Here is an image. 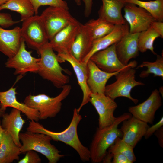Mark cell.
<instances>
[{"mask_svg": "<svg viewBox=\"0 0 163 163\" xmlns=\"http://www.w3.org/2000/svg\"><path fill=\"white\" fill-rule=\"evenodd\" d=\"M82 119V115L78 112L77 108H75L73 110L72 118L69 125L62 131L55 132L50 130L37 121L33 120L29 121L27 130L47 135L51 138L52 140L64 143L74 149L82 161H88L90 159L89 150L82 143L77 133V127Z\"/></svg>", "mask_w": 163, "mask_h": 163, "instance_id": "cell-1", "label": "cell"}, {"mask_svg": "<svg viewBox=\"0 0 163 163\" xmlns=\"http://www.w3.org/2000/svg\"><path fill=\"white\" fill-rule=\"evenodd\" d=\"M132 116L129 113H125L116 117L111 125L97 129L89 149L90 159L92 162L99 163L102 161L107 153V150L117 138L122 136V131L118 128L119 125Z\"/></svg>", "mask_w": 163, "mask_h": 163, "instance_id": "cell-2", "label": "cell"}, {"mask_svg": "<svg viewBox=\"0 0 163 163\" xmlns=\"http://www.w3.org/2000/svg\"><path fill=\"white\" fill-rule=\"evenodd\" d=\"M37 52L40 56L37 72L39 75L43 79L51 82L58 88H62L67 84L69 82V77L63 72L67 73L69 72L60 66L57 55L49 42Z\"/></svg>", "mask_w": 163, "mask_h": 163, "instance_id": "cell-3", "label": "cell"}, {"mask_svg": "<svg viewBox=\"0 0 163 163\" xmlns=\"http://www.w3.org/2000/svg\"><path fill=\"white\" fill-rule=\"evenodd\" d=\"M19 139L21 145V153L32 150L44 155L49 163H56L65 155L61 154L60 151L51 143V138L47 135L27 131L20 133Z\"/></svg>", "mask_w": 163, "mask_h": 163, "instance_id": "cell-4", "label": "cell"}, {"mask_svg": "<svg viewBox=\"0 0 163 163\" xmlns=\"http://www.w3.org/2000/svg\"><path fill=\"white\" fill-rule=\"evenodd\" d=\"M62 88L60 93L55 97L43 94L35 95L30 94L25 97L24 103L38 111L40 120L54 117L60 111L62 101L69 94L72 87L67 84Z\"/></svg>", "mask_w": 163, "mask_h": 163, "instance_id": "cell-5", "label": "cell"}, {"mask_svg": "<svg viewBox=\"0 0 163 163\" xmlns=\"http://www.w3.org/2000/svg\"><path fill=\"white\" fill-rule=\"evenodd\" d=\"M137 64V62L135 60L129 63L127 67L115 76L116 81L106 85L104 94L114 100L119 97H124L129 99L135 104L137 103L138 99L133 98L131 95V90L137 86L142 85L145 84L135 79L136 71L133 68Z\"/></svg>", "mask_w": 163, "mask_h": 163, "instance_id": "cell-6", "label": "cell"}, {"mask_svg": "<svg viewBox=\"0 0 163 163\" xmlns=\"http://www.w3.org/2000/svg\"><path fill=\"white\" fill-rule=\"evenodd\" d=\"M21 28L22 38L27 46L37 52L49 42L40 15H35L24 20Z\"/></svg>", "mask_w": 163, "mask_h": 163, "instance_id": "cell-7", "label": "cell"}, {"mask_svg": "<svg viewBox=\"0 0 163 163\" xmlns=\"http://www.w3.org/2000/svg\"><path fill=\"white\" fill-rule=\"evenodd\" d=\"M40 16L45 25L49 40L59 32L76 19L68 10L49 6Z\"/></svg>", "mask_w": 163, "mask_h": 163, "instance_id": "cell-8", "label": "cell"}, {"mask_svg": "<svg viewBox=\"0 0 163 163\" xmlns=\"http://www.w3.org/2000/svg\"><path fill=\"white\" fill-rule=\"evenodd\" d=\"M57 55L59 63L68 62L72 66L75 73L83 95L81 104L77 108L78 112L79 113L82 107L89 102L91 94L87 83L89 74L87 63L78 61L69 52L59 53H57Z\"/></svg>", "mask_w": 163, "mask_h": 163, "instance_id": "cell-9", "label": "cell"}, {"mask_svg": "<svg viewBox=\"0 0 163 163\" xmlns=\"http://www.w3.org/2000/svg\"><path fill=\"white\" fill-rule=\"evenodd\" d=\"M25 42L22 38L20 48L16 53L8 58L5 63V66L15 69V75H24L27 72L37 73L40 58L31 55V52L27 51Z\"/></svg>", "mask_w": 163, "mask_h": 163, "instance_id": "cell-10", "label": "cell"}, {"mask_svg": "<svg viewBox=\"0 0 163 163\" xmlns=\"http://www.w3.org/2000/svg\"><path fill=\"white\" fill-rule=\"evenodd\" d=\"M124 18L129 26V32L139 33L146 30L156 21L143 8L131 3H126L124 7Z\"/></svg>", "mask_w": 163, "mask_h": 163, "instance_id": "cell-11", "label": "cell"}, {"mask_svg": "<svg viewBox=\"0 0 163 163\" xmlns=\"http://www.w3.org/2000/svg\"><path fill=\"white\" fill-rule=\"evenodd\" d=\"M99 116L98 128L109 126L115 121L114 113L117 107L114 100L103 93H92L89 101Z\"/></svg>", "mask_w": 163, "mask_h": 163, "instance_id": "cell-12", "label": "cell"}, {"mask_svg": "<svg viewBox=\"0 0 163 163\" xmlns=\"http://www.w3.org/2000/svg\"><path fill=\"white\" fill-rule=\"evenodd\" d=\"M160 94L159 91L155 89L145 101L137 105L129 107V113L136 118L152 124L156 111L162 104V98Z\"/></svg>", "mask_w": 163, "mask_h": 163, "instance_id": "cell-13", "label": "cell"}, {"mask_svg": "<svg viewBox=\"0 0 163 163\" xmlns=\"http://www.w3.org/2000/svg\"><path fill=\"white\" fill-rule=\"evenodd\" d=\"M82 24L76 19L57 33L49 42L53 50L57 53H70Z\"/></svg>", "mask_w": 163, "mask_h": 163, "instance_id": "cell-14", "label": "cell"}, {"mask_svg": "<svg viewBox=\"0 0 163 163\" xmlns=\"http://www.w3.org/2000/svg\"><path fill=\"white\" fill-rule=\"evenodd\" d=\"M100 69L108 73L121 71L129 65H125L119 60L115 48V44L94 53L90 59Z\"/></svg>", "mask_w": 163, "mask_h": 163, "instance_id": "cell-15", "label": "cell"}, {"mask_svg": "<svg viewBox=\"0 0 163 163\" xmlns=\"http://www.w3.org/2000/svg\"><path fill=\"white\" fill-rule=\"evenodd\" d=\"M122 123L120 129L122 133L121 139L134 148L144 136L149 126L147 123L133 116Z\"/></svg>", "mask_w": 163, "mask_h": 163, "instance_id": "cell-16", "label": "cell"}, {"mask_svg": "<svg viewBox=\"0 0 163 163\" xmlns=\"http://www.w3.org/2000/svg\"><path fill=\"white\" fill-rule=\"evenodd\" d=\"M139 33H132L129 30L115 43L117 57L125 65L128 64L130 59L136 58L139 55L138 39Z\"/></svg>", "mask_w": 163, "mask_h": 163, "instance_id": "cell-17", "label": "cell"}, {"mask_svg": "<svg viewBox=\"0 0 163 163\" xmlns=\"http://www.w3.org/2000/svg\"><path fill=\"white\" fill-rule=\"evenodd\" d=\"M16 88L12 86L6 91H0V109L5 112L7 107H11L20 110L30 120L37 122L40 120L38 111L30 107L24 103L18 101L16 98Z\"/></svg>", "mask_w": 163, "mask_h": 163, "instance_id": "cell-18", "label": "cell"}, {"mask_svg": "<svg viewBox=\"0 0 163 163\" xmlns=\"http://www.w3.org/2000/svg\"><path fill=\"white\" fill-rule=\"evenodd\" d=\"M22 39L20 27L6 30L0 26V52L8 58L17 52Z\"/></svg>", "mask_w": 163, "mask_h": 163, "instance_id": "cell-19", "label": "cell"}, {"mask_svg": "<svg viewBox=\"0 0 163 163\" xmlns=\"http://www.w3.org/2000/svg\"><path fill=\"white\" fill-rule=\"evenodd\" d=\"M87 64L89 74L87 83L91 93L104 94L107 81L120 71L111 73L106 72L99 68L90 59L88 62Z\"/></svg>", "mask_w": 163, "mask_h": 163, "instance_id": "cell-20", "label": "cell"}, {"mask_svg": "<svg viewBox=\"0 0 163 163\" xmlns=\"http://www.w3.org/2000/svg\"><path fill=\"white\" fill-rule=\"evenodd\" d=\"M129 30V26L127 22L123 24L115 25L111 32L93 42L90 52L84 59L82 62L87 63L94 53L116 43Z\"/></svg>", "mask_w": 163, "mask_h": 163, "instance_id": "cell-21", "label": "cell"}, {"mask_svg": "<svg viewBox=\"0 0 163 163\" xmlns=\"http://www.w3.org/2000/svg\"><path fill=\"white\" fill-rule=\"evenodd\" d=\"M99 17L114 25L123 24L126 21L122 13L126 3L122 0H101Z\"/></svg>", "mask_w": 163, "mask_h": 163, "instance_id": "cell-22", "label": "cell"}, {"mask_svg": "<svg viewBox=\"0 0 163 163\" xmlns=\"http://www.w3.org/2000/svg\"><path fill=\"white\" fill-rule=\"evenodd\" d=\"M21 112L13 108L9 113H5L2 117L1 126L4 130L11 137L15 144L20 147L21 145L19 139L20 132L25 123Z\"/></svg>", "mask_w": 163, "mask_h": 163, "instance_id": "cell-23", "label": "cell"}, {"mask_svg": "<svg viewBox=\"0 0 163 163\" xmlns=\"http://www.w3.org/2000/svg\"><path fill=\"white\" fill-rule=\"evenodd\" d=\"M93 42L88 28L82 24L72 46L70 53L77 60L82 62L90 52Z\"/></svg>", "mask_w": 163, "mask_h": 163, "instance_id": "cell-24", "label": "cell"}, {"mask_svg": "<svg viewBox=\"0 0 163 163\" xmlns=\"http://www.w3.org/2000/svg\"><path fill=\"white\" fill-rule=\"evenodd\" d=\"M21 153L11 136L5 130L0 144V163H11L18 160Z\"/></svg>", "mask_w": 163, "mask_h": 163, "instance_id": "cell-25", "label": "cell"}, {"mask_svg": "<svg viewBox=\"0 0 163 163\" xmlns=\"http://www.w3.org/2000/svg\"><path fill=\"white\" fill-rule=\"evenodd\" d=\"M5 9L19 14L21 21L35 14L33 6L30 0H8L0 6V11Z\"/></svg>", "mask_w": 163, "mask_h": 163, "instance_id": "cell-26", "label": "cell"}, {"mask_svg": "<svg viewBox=\"0 0 163 163\" xmlns=\"http://www.w3.org/2000/svg\"><path fill=\"white\" fill-rule=\"evenodd\" d=\"M85 24L88 28L93 42L111 32L115 25L99 17L91 19Z\"/></svg>", "mask_w": 163, "mask_h": 163, "instance_id": "cell-27", "label": "cell"}, {"mask_svg": "<svg viewBox=\"0 0 163 163\" xmlns=\"http://www.w3.org/2000/svg\"><path fill=\"white\" fill-rule=\"evenodd\" d=\"M126 3H131L145 9L157 21H163V0L145 1L140 0H122Z\"/></svg>", "mask_w": 163, "mask_h": 163, "instance_id": "cell-28", "label": "cell"}, {"mask_svg": "<svg viewBox=\"0 0 163 163\" xmlns=\"http://www.w3.org/2000/svg\"><path fill=\"white\" fill-rule=\"evenodd\" d=\"M161 35L151 26L146 30L139 33L138 42L139 51L143 53L150 50L154 55H157L154 50L153 43Z\"/></svg>", "mask_w": 163, "mask_h": 163, "instance_id": "cell-29", "label": "cell"}, {"mask_svg": "<svg viewBox=\"0 0 163 163\" xmlns=\"http://www.w3.org/2000/svg\"><path fill=\"white\" fill-rule=\"evenodd\" d=\"M146 67V70L142 71L139 74V77L145 78L148 76L149 74H152L154 77L158 76L163 79V56L157 55V58L154 62L143 61L137 68Z\"/></svg>", "mask_w": 163, "mask_h": 163, "instance_id": "cell-30", "label": "cell"}, {"mask_svg": "<svg viewBox=\"0 0 163 163\" xmlns=\"http://www.w3.org/2000/svg\"><path fill=\"white\" fill-rule=\"evenodd\" d=\"M133 149L132 146L123 140L121 137H119L109 148L108 151L111 153H118L123 155L133 163L136 160Z\"/></svg>", "mask_w": 163, "mask_h": 163, "instance_id": "cell-31", "label": "cell"}, {"mask_svg": "<svg viewBox=\"0 0 163 163\" xmlns=\"http://www.w3.org/2000/svg\"><path fill=\"white\" fill-rule=\"evenodd\" d=\"M32 3L35 15H37L39 8L44 5L58 7L69 10L66 2L63 0H30Z\"/></svg>", "mask_w": 163, "mask_h": 163, "instance_id": "cell-32", "label": "cell"}, {"mask_svg": "<svg viewBox=\"0 0 163 163\" xmlns=\"http://www.w3.org/2000/svg\"><path fill=\"white\" fill-rule=\"evenodd\" d=\"M24 157L18 161V163H40L41 159L36 152L32 150L26 152Z\"/></svg>", "mask_w": 163, "mask_h": 163, "instance_id": "cell-33", "label": "cell"}, {"mask_svg": "<svg viewBox=\"0 0 163 163\" xmlns=\"http://www.w3.org/2000/svg\"><path fill=\"white\" fill-rule=\"evenodd\" d=\"M21 21H14L9 14L0 13V26L2 27L7 28Z\"/></svg>", "mask_w": 163, "mask_h": 163, "instance_id": "cell-34", "label": "cell"}, {"mask_svg": "<svg viewBox=\"0 0 163 163\" xmlns=\"http://www.w3.org/2000/svg\"><path fill=\"white\" fill-rule=\"evenodd\" d=\"M163 126V117H162L157 123L149 127L144 137L146 139H148Z\"/></svg>", "mask_w": 163, "mask_h": 163, "instance_id": "cell-35", "label": "cell"}, {"mask_svg": "<svg viewBox=\"0 0 163 163\" xmlns=\"http://www.w3.org/2000/svg\"><path fill=\"white\" fill-rule=\"evenodd\" d=\"M112 154L113 155L112 163H131L123 155L118 153Z\"/></svg>", "mask_w": 163, "mask_h": 163, "instance_id": "cell-36", "label": "cell"}, {"mask_svg": "<svg viewBox=\"0 0 163 163\" xmlns=\"http://www.w3.org/2000/svg\"><path fill=\"white\" fill-rule=\"evenodd\" d=\"M151 27L153 28L161 36L163 37V22L155 21L151 24Z\"/></svg>", "mask_w": 163, "mask_h": 163, "instance_id": "cell-37", "label": "cell"}, {"mask_svg": "<svg viewBox=\"0 0 163 163\" xmlns=\"http://www.w3.org/2000/svg\"><path fill=\"white\" fill-rule=\"evenodd\" d=\"M82 0L83 1L85 5V16L86 17H88L91 12L93 4L92 0Z\"/></svg>", "mask_w": 163, "mask_h": 163, "instance_id": "cell-38", "label": "cell"}, {"mask_svg": "<svg viewBox=\"0 0 163 163\" xmlns=\"http://www.w3.org/2000/svg\"><path fill=\"white\" fill-rule=\"evenodd\" d=\"M154 134L157 137L159 146L163 147V127H161L157 130Z\"/></svg>", "mask_w": 163, "mask_h": 163, "instance_id": "cell-39", "label": "cell"}, {"mask_svg": "<svg viewBox=\"0 0 163 163\" xmlns=\"http://www.w3.org/2000/svg\"><path fill=\"white\" fill-rule=\"evenodd\" d=\"M4 132V129L2 128L1 124V121L0 119V144H1L3 134Z\"/></svg>", "mask_w": 163, "mask_h": 163, "instance_id": "cell-40", "label": "cell"}, {"mask_svg": "<svg viewBox=\"0 0 163 163\" xmlns=\"http://www.w3.org/2000/svg\"><path fill=\"white\" fill-rule=\"evenodd\" d=\"M8 0H0V6L5 3Z\"/></svg>", "mask_w": 163, "mask_h": 163, "instance_id": "cell-41", "label": "cell"}, {"mask_svg": "<svg viewBox=\"0 0 163 163\" xmlns=\"http://www.w3.org/2000/svg\"><path fill=\"white\" fill-rule=\"evenodd\" d=\"M77 5L78 6L80 5L81 4V0H75Z\"/></svg>", "mask_w": 163, "mask_h": 163, "instance_id": "cell-42", "label": "cell"}, {"mask_svg": "<svg viewBox=\"0 0 163 163\" xmlns=\"http://www.w3.org/2000/svg\"><path fill=\"white\" fill-rule=\"evenodd\" d=\"M159 89V91H158L162 95V97H163V87H161Z\"/></svg>", "mask_w": 163, "mask_h": 163, "instance_id": "cell-43", "label": "cell"}, {"mask_svg": "<svg viewBox=\"0 0 163 163\" xmlns=\"http://www.w3.org/2000/svg\"><path fill=\"white\" fill-rule=\"evenodd\" d=\"M5 113V112L2 111L0 109V117H2Z\"/></svg>", "mask_w": 163, "mask_h": 163, "instance_id": "cell-44", "label": "cell"}]
</instances>
